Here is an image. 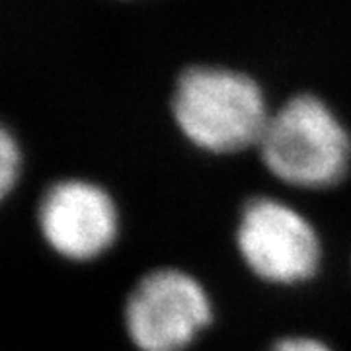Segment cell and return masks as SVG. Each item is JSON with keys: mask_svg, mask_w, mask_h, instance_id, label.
<instances>
[{"mask_svg": "<svg viewBox=\"0 0 351 351\" xmlns=\"http://www.w3.org/2000/svg\"><path fill=\"white\" fill-rule=\"evenodd\" d=\"M22 168L20 145L8 129L0 131V191L2 197H8L12 188L18 184Z\"/></svg>", "mask_w": 351, "mask_h": 351, "instance_id": "cell-6", "label": "cell"}, {"mask_svg": "<svg viewBox=\"0 0 351 351\" xmlns=\"http://www.w3.org/2000/svg\"><path fill=\"white\" fill-rule=\"evenodd\" d=\"M237 248L252 274L274 285L313 279L322 246L306 217L274 197H254L240 213Z\"/></svg>", "mask_w": 351, "mask_h": 351, "instance_id": "cell-4", "label": "cell"}, {"mask_svg": "<svg viewBox=\"0 0 351 351\" xmlns=\"http://www.w3.org/2000/svg\"><path fill=\"white\" fill-rule=\"evenodd\" d=\"M38 225L55 254L88 262L112 248L119 217L113 197L101 186L71 178L45 189L38 205Z\"/></svg>", "mask_w": 351, "mask_h": 351, "instance_id": "cell-5", "label": "cell"}, {"mask_svg": "<svg viewBox=\"0 0 351 351\" xmlns=\"http://www.w3.org/2000/svg\"><path fill=\"white\" fill-rule=\"evenodd\" d=\"M125 330L138 351H184L213 322L205 287L188 271L152 269L125 301Z\"/></svg>", "mask_w": 351, "mask_h": 351, "instance_id": "cell-3", "label": "cell"}, {"mask_svg": "<svg viewBox=\"0 0 351 351\" xmlns=\"http://www.w3.org/2000/svg\"><path fill=\"white\" fill-rule=\"evenodd\" d=\"M172 115L193 147L234 154L260 145L271 113L248 75L219 66H189L176 80Z\"/></svg>", "mask_w": 351, "mask_h": 351, "instance_id": "cell-1", "label": "cell"}, {"mask_svg": "<svg viewBox=\"0 0 351 351\" xmlns=\"http://www.w3.org/2000/svg\"><path fill=\"white\" fill-rule=\"evenodd\" d=\"M258 151L263 166L283 184L328 189L350 170L351 137L320 98L297 94L269 115Z\"/></svg>", "mask_w": 351, "mask_h": 351, "instance_id": "cell-2", "label": "cell"}, {"mask_svg": "<svg viewBox=\"0 0 351 351\" xmlns=\"http://www.w3.org/2000/svg\"><path fill=\"white\" fill-rule=\"evenodd\" d=\"M267 351H332L324 341L308 336H291L277 339Z\"/></svg>", "mask_w": 351, "mask_h": 351, "instance_id": "cell-7", "label": "cell"}]
</instances>
